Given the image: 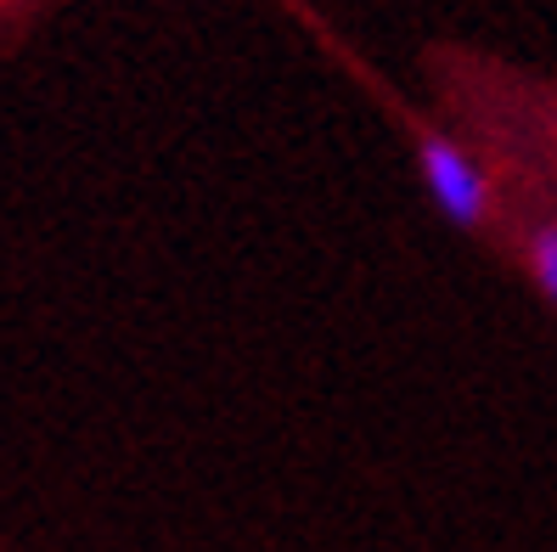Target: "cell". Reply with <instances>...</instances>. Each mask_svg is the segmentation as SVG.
Masks as SVG:
<instances>
[{"label": "cell", "mask_w": 557, "mask_h": 552, "mask_svg": "<svg viewBox=\"0 0 557 552\" xmlns=\"http://www.w3.org/2000/svg\"><path fill=\"white\" fill-rule=\"evenodd\" d=\"M417 170H422V186H429L434 209L450 225L479 232V225L496 214V186H490L484 164L462 142H450V136H440V130H429V136L417 142Z\"/></svg>", "instance_id": "cell-1"}, {"label": "cell", "mask_w": 557, "mask_h": 552, "mask_svg": "<svg viewBox=\"0 0 557 552\" xmlns=\"http://www.w3.org/2000/svg\"><path fill=\"white\" fill-rule=\"evenodd\" d=\"M530 277H535V287L557 305V220H546V225H535L530 232Z\"/></svg>", "instance_id": "cell-2"}]
</instances>
